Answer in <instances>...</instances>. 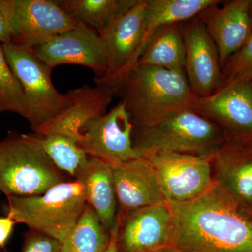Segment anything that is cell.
<instances>
[{
  "label": "cell",
  "mask_w": 252,
  "mask_h": 252,
  "mask_svg": "<svg viewBox=\"0 0 252 252\" xmlns=\"http://www.w3.org/2000/svg\"><path fill=\"white\" fill-rule=\"evenodd\" d=\"M168 205L172 246L181 252H252V217L216 183L198 198Z\"/></svg>",
  "instance_id": "6da1fadb"
},
{
  "label": "cell",
  "mask_w": 252,
  "mask_h": 252,
  "mask_svg": "<svg viewBox=\"0 0 252 252\" xmlns=\"http://www.w3.org/2000/svg\"><path fill=\"white\" fill-rule=\"evenodd\" d=\"M122 102L134 128L151 127L191 109L197 96L185 73L151 65H135L127 74Z\"/></svg>",
  "instance_id": "7a4b0ae2"
},
{
  "label": "cell",
  "mask_w": 252,
  "mask_h": 252,
  "mask_svg": "<svg viewBox=\"0 0 252 252\" xmlns=\"http://www.w3.org/2000/svg\"><path fill=\"white\" fill-rule=\"evenodd\" d=\"M230 136L216 123L191 109L153 126L134 128L132 141L141 157L157 153L190 154L212 159Z\"/></svg>",
  "instance_id": "3957f363"
},
{
  "label": "cell",
  "mask_w": 252,
  "mask_h": 252,
  "mask_svg": "<svg viewBox=\"0 0 252 252\" xmlns=\"http://www.w3.org/2000/svg\"><path fill=\"white\" fill-rule=\"evenodd\" d=\"M64 182L39 136L9 132L0 142V192L6 197L35 196Z\"/></svg>",
  "instance_id": "277c9868"
},
{
  "label": "cell",
  "mask_w": 252,
  "mask_h": 252,
  "mask_svg": "<svg viewBox=\"0 0 252 252\" xmlns=\"http://www.w3.org/2000/svg\"><path fill=\"white\" fill-rule=\"evenodd\" d=\"M7 216L30 230L56 239L61 243L74 228L87 202L79 180L63 182L41 195L7 197Z\"/></svg>",
  "instance_id": "5b68a950"
},
{
  "label": "cell",
  "mask_w": 252,
  "mask_h": 252,
  "mask_svg": "<svg viewBox=\"0 0 252 252\" xmlns=\"http://www.w3.org/2000/svg\"><path fill=\"white\" fill-rule=\"evenodd\" d=\"M10 68L22 88L26 105V119L35 132L69 107L67 95L53 84L52 69L31 49L3 44Z\"/></svg>",
  "instance_id": "8992f818"
},
{
  "label": "cell",
  "mask_w": 252,
  "mask_h": 252,
  "mask_svg": "<svg viewBox=\"0 0 252 252\" xmlns=\"http://www.w3.org/2000/svg\"><path fill=\"white\" fill-rule=\"evenodd\" d=\"M146 0H138L130 9L116 19L99 35L102 41L107 72L94 79L97 85L121 92L127 74L139 59V51L144 34Z\"/></svg>",
  "instance_id": "52a82bcc"
},
{
  "label": "cell",
  "mask_w": 252,
  "mask_h": 252,
  "mask_svg": "<svg viewBox=\"0 0 252 252\" xmlns=\"http://www.w3.org/2000/svg\"><path fill=\"white\" fill-rule=\"evenodd\" d=\"M143 157L154 165L167 203L190 201L215 185L211 159L178 153H157Z\"/></svg>",
  "instance_id": "ba28073f"
},
{
  "label": "cell",
  "mask_w": 252,
  "mask_h": 252,
  "mask_svg": "<svg viewBox=\"0 0 252 252\" xmlns=\"http://www.w3.org/2000/svg\"><path fill=\"white\" fill-rule=\"evenodd\" d=\"M133 130L130 115L121 101L109 112L83 126L78 144L89 157L114 167L141 157L134 147Z\"/></svg>",
  "instance_id": "9c48e42d"
},
{
  "label": "cell",
  "mask_w": 252,
  "mask_h": 252,
  "mask_svg": "<svg viewBox=\"0 0 252 252\" xmlns=\"http://www.w3.org/2000/svg\"><path fill=\"white\" fill-rule=\"evenodd\" d=\"M11 42L32 49L78 23L52 0H10Z\"/></svg>",
  "instance_id": "30bf717a"
},
{
  "label": "cell",
  "mask_w": 252,
  "mask_h": 252,
  "mask_svg": "<svg viewBox=\"0 0 252 252\" xmlns=\"http://www.w3.org/2000/svg\"><path fill=\"white\" fill-rule=\"evenodd\" d=\"M118 221L119 252H157L173 245L175 225L167 203L121 211Z\"/></svg>",
  "instance_id": "8fae6325"
},
{
  "label": "cell",
  "mask_w": 252,
  "mask_h": 252,
  "mask_svg": "<svg viewBox=\"0 0 252 252\" xmlns=\"http://www.w3.org/2000/svg\"><path fill=\"white\" fill-rule=\"evenodd\" d=\"M30 49L52 69L61 64L85 66L94 71L96 79L103 77L107 72L98 33L81 23Z\"/></svg>",
  "instance_id": "7c38bea8"
},
{
  "label": "cell",
  "mask_w": 252,
  "mask_h": 252,
  "mask_svg": "<svg viewBox=\"0 0 252 252\" xmlns=\"http://www.w3.org/2000/svg\"><path fill=\"white\" fill-rule=\"evenodd\" d=\"M185 44V74L198 97L215 94L222 81V69L215 42L200 18L180 23Z\"/></svg>",
  "instance_id": "4fadbf2b"
},
{
  "label": "cell",
  "mask_w": 252,
  "mask_h": 252,
  "mask_svg": "<svg viewBox=\"0 0 252 252\" xmlns=\"http://www.w3.org/2000/svg\"><path fill=\"white\" fill-rule=\"evenodd\" d=\"M194 112L216 123L230 138L252 137V81L195 98Z\"/></svg>",
  "instance_id": "5bb4252c"
},
{
  "label": "cell",
  "mask_w": 252,
  "mask_h": 252,
  "mask_svg": "<svg viewBox=\"0 0 252 252\" xmlns=\"http://www.w3.org/2000/svg\"><path fill=\"white\" fill-rule=\"evenodd\" d=\"M220 4L207 8L198 17L217 46L223 69L228 59L245 44L252 31L250 0H233L219 6Z\"/></svg>",
  "instance_id": "9a60e30c"
},
{
  "label": "cell",
  "mask_w": 252,
  "mask_h": 252,
  "mask_svg": "<svg viewBox=\"0 0 252 252\" xmlns=\"http://www.w3.org/2000/svg\"><path fill=\"white\" fill-rule=\"evenodd\" d=\"M214 180L245 208H252V144L228 139L212 159Z\"/></svg>",
  "instance_id": "2e32d148"
},
{
  "label": "cell",
  "mask_w": 252,
  "mask_h": 252,
  "mask_svg": "<svg viewBox=\"0 0 252 252\" xmlns=\"http://www.w3.org/2000/svg\"><path fill=\"white\" fill-rule=\"evenodd\" d=\"M70 104L67 109L54 118L51 122L35 131L40 136L59 134L71 137L79 142L80 130L91 119L107 113L115 91L102 85L96 87L84 86L68 91Z\"/></svg>",
  "instance_id": "e0dca14e"
},
{
  "label": "cell",
  "mask_w": 252,
  "mask_h": 252,
  "mask_svg": "<svg viewBox=\"0 0 252 252\" xmlns=\"http://www.w3.org/2000/svg\"><path fill=\"white\" fill-rule=\"evenodd\" d=\"M113 167L118 204L121 211L167 203L157 172L147 158L141 157Z\"/></svg>",
  "instance_id": "ac0fdd59"
},
{
  "label": "cell",
  "mask_w": 252,
  "mask_h": 252,
  "mask_svg": "<svg viewBox=\"0 0 252 252\" xmlns=\"http://www.w3.org/2000/svg\"><path fill=\"white\" fill-rule=\"evenodd\" d=\"M75 180L84 186L88 205L94 209L106 230L110 232L117 223L119 215L113 167L99 159L89 157Z\"/></svg>",
  "instance_id": "d6986e66"
},
{
  "label": "cell",
  "mask_w": 252,
  "mask_h": 252,
  "mask_svg": "<svg viewBox=\"0 0 252 252\" xmlns=\"http://www.w3.org/2000/svg\"><path fill=\"white\" fill-rule=\"evenodd\" d=\"M220 2L218 0H146L144 34L139 59L158 29L193 19L207 8Z\"/></svg>",
  "instance_id": "ffe728a7"
},
{
  "label": "cell",
  "mask_w": 252,
  "mask_h": 252,
  "mask_svg": "<svg viewBox=\"0 0 252 252\" xmlns=\"http://www.w3.org/2000/svg\"><path fill=\"white\" fill-rule=\"evenodd\" d=\"M185 41L178 23L158 29L135 65L155 66L185 74Z\"/></svg>",
  "instance_id": "44dd1931"
},
{
  "label": "cell",
  "mask_w": 252,
  "mask_h": 252,
  "mask_svg": "<svg viewBox=\"0 0 252 252\" xmlns=\"http://www.w3.org/2000/svg\"><path fill=\"white\" fill-rule=\"evenodd\" d=\"M138 0H57L77 23L85 25L98 34L125 14Z\"/></svg>",
  "instance_id": "7402d4cb"
},
{
  "label": "cell",
  "mask_w": 252,
  "mask_h": 252,
  "mask_svg": "<svg viewBox=\"0 0 252 252\" xmlns=\"http://www.w3.org/2000/svg\"><path fill=\"white\" fill-rule=\"evenodd\" d=\"M109 241L110 232L87 204L79 221L61 243V252H106Z\"/></svg>",
  "instance_id": "603a6c76"
},
{
  "label": "cell",
  "mask_w": 252,
  "mask_h": 252,
  "mask_svg": "<svg viewBox=\"0 0 252 252\" xmlns=\"http://www.w3.org/2000/svg\"><path fill=\"white\" fill-rule=\"evenodd\" d=\"M43 148L56 167L75 179L89 156L75 140L67 136L54 134L41 136Z\"/></svg>",
  "instance_id": "cb8c5ba5"
},
{
  "label": "cell",
  "mask_w": 252,
  "mask_h": 252,
  "mask_svg": "<svg viewBox=\"0 0 252 252\" xmlns=\"http://www.w3.org/2000/svg\"><path fill=\"white\" fill-rule=\"evenodd\" d=\"M16 113L26 118V105L22 88L11 70L0 42V112Z\"/></svg>",
  "instance_id": "d4e9b609"
},
{
  "label": "cell",
  "mask_w": 252,
  "mask_h": 252,
  "mask_svg": "<svg viewBox=\"0 0 252 252\" xmlns=\"http://www.w3.org/2000/svg\"><path fill=\"white\" fill-rule=\"evenodd\" d=\"M249 81H252V33L241 49L223 66L221 84L217 91Z\"/></svg>",
  "instance_id": "484cf974"
},
{
  "label": "cell",
  "mask_w": 252,
  "mask_h": 252,
  "mask_svg": "<svg viewBox=\"0 0 252 252\" xmlns=\"http://www.w3.org/2000/svg\"><path fill=\"white\" fill-rule=\"evenodd\" d=\"M61 249L59 240L30 230L25 236L21 252H61Z\"/></svg>",
  "instance_id": "4316f807"
},
{
  "label": "cell",
  "mask_w": 252,
  "mask_h": 252,
  "mask_svg": "<svg viewBox=\"0 0 252 252\" xmlns=\"http://www.w3.org/2000/svg\"><path fill=\"white\" fill-rule=\"evenodd\" d=\"M10 0H0V42H11V31L9 21Z\"/></svg>",
  "instance_id": "83f0119b"
},
{
  "label": "cell",
  "mask_w": 252,
  "mask_h": 252,
  "mask_svg": "<svg viewBox=\"0 0 252 252\" xmlns=\"http://www.w3.org/2000/svg\"><path fill=\"white\" fill-rule=\"evenodd\" d=\"M16 221L11 217H0V248L4 246L13 231Z\"/></svg>",
  "instance_id": "f1b7e54d"
},
{
  "label": "cell",
  "mask_w": 252,
  "mask_h": 252,
  "mask_svg": "<svg viewBox=\"0 0 252 252\" xmlns=\"http://www.w3.org/2000/svg\"><path fill=\"white\" fill-rule=\"evenodd\" d=\"M118 224H119V221H118L117 219L115 226L110 231V241H109L108 248L106 252H119L117 245Z\"/></svg>",
  "instance_id": "f546056e"
},
{
  "label": "cell",
  "mask_w": 252,
  "mask_h": 252,
  "mask_svg": "<svg viewBox=\"0 0 252 252\" xmlns=\"http://www.w3.org/2000/svg\"><path fill=\"white\" fill-rule=\"evenodd\" d=\"M157 252H182L175 246H168L166 248L160 249V250Z\"/></svg>",
  "instance_id": "4dcf8cb0"
},
{
  "label": "cell",
  "mask_w": 252,
  "mask_h": 252,
  "mask_svg": "<svg viewBox=\"0 0 252 252\" xmlns=\"http://www.w3.org/2000/svg\"><path fill=\"white\" fill-rule=\"evenodd\" d=\"M249 14H250V24L252 31V0H250V10H249Z\"/></svg>",
  "instance_id": "1f68e13d"
},
{
  "label": "cell",
  "mask_w": 252,
  "mask_h": 252,
  "mask_svg": "<svg viewBox=\"0 0 252 252\" xmlns=\"http://www.w3.org/2000/svg\"><path fill=\"white\" fill-rule=\"evenodd\" d=\"M247 210H248V213L250 214V216L252 217V208L248 209L246 208Z\"/></svg>",
  "instance_id": "d6a6232c"
},
{
  "label": "cell",
  "mask_w": 252,
  "mask_h": 252,
  "mask_svg": "<svg viewBox=\"0 0 252 252\" xmlns=\"http://www.w3.org/2000/svg\"><path fill=\"white\" fill-rule=\"evenodd\" d=\"M243 141V140H242ZM245 142H248L249 143L252 144V137H250V138H249L248 140H245Z\"/></svg>",
  "instance_id": "836d02e7"
},
{
  "label": "cell",
  "mask_w": 252,
  "mask_h": 252,
  "mask_svg": "<svg viewBox=\"0 0 252 252\" xmlns=\"http://www.w3.org/2000/svg\"><path fill=\"white\" fill-rule=\"evenodd\" d=\"M8 252V251H2V252Z\"/></svg>",
  "instance_id": "e575fe53"
}]
</instances>
